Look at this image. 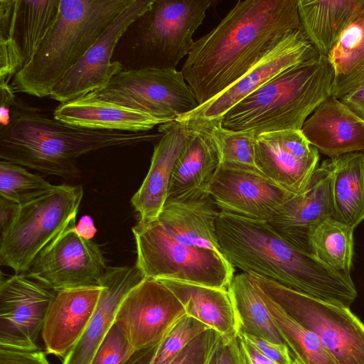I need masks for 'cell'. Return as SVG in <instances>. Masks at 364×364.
<instances>
[{
    "label": "cell",
    "instance_id": "ee69618b",
    "mask_svg": "<svg viewBox=\"0 0 364 364\" xmlns=\"http://www.w3.org/2000/svg\"><path fill=\"white\" fill-rule=\"evenodd\" d=\"M0 131L5 129L10 122L11 109L16 96L10 85H0Z\"/></svg>",
    "mask_w": 364,
    "mask_h": 364
},
{
    "label": "cell",
    "instance_id": "6da1fadb",
    "mask_svg": "<svg viewBox=\"0 0 364 364\" xmlns=\"http://www.w3.org/2000/svg\"><path fill=\"white\" fill-rule=\"evenodd\" d=\"M298 30L297 0H240L194 42L181 71L203 105L235 84L286 34Z\"/></svg>",
    "mask_w": 364,
    "mask_h": 364
},
{
    "label": "cell",
    "instance_id": "836d02e7",
    "mask_svg": "<svg viewBox=\"0 0 364 364\" xmlns=\"http://www.w3.org/2000/svg\"><path fill=\"white\" fill-rule=\"evenodd\" d=\"M213 136L219 152L220 165L257 171L255 162L256 136L250 132L224 128L220 119H213Z\"/></svg>",
    "mask_w": 364,
    "mask_h": 364
},
{
    "label": "cell",
    "instance_id": "7c38bea8",
    "mask_svg": "<svg viewBox=\"0 0 364 364\" xmlns=\"http://www.w3.org/2000/svg\"><path fill=\"white\" fill-rule=\"evenodd\" d=\"M56 291L20 273L1 280L0 348L37 350V340Z\"/></svg>",
    "mask_w": 364,
    "mask_h": 364
},
{
    "label": "cell",
    "instance_id": "4fadbf2b",
    "mask_svg": "<svg viewBox=\"0 0 364 364\" xmlns=\"http://www.w3.org/2000/svg\"><path fill=\"white\" fill-rule=\"evenodd\" d=\"M70 225L36 257L27 274L56 291L99 285L107 266L100 246Z\"/></svg>",
    "mask_w": 364,
    "mask_h": 364
},
{
    "label": "cell",
    "instance_id": "f35d334b",
    "mask_svg": "<svg viewBox=\"0 0 364 364\" xmlns=\"http://www.w3.org/2000/svg\"><path fill=\"white\" fill-rule=\"evenodd\" d=\"M220 336L213 329L200 333L185 346L171 364H203L211 346Z\"/></svg>",
    "mask_w": 364,
    "mask_h": 364
},
{
    "label": "cell",
    "instance_id": "52a82bcc",
    "mask_svg": "<svg viewBox=\"0 0 364 364\" xmlns=\"http://www.w3.org/2000/svg\"><path fill=\"white\" fill-rule=\"evenodd\" d=\"M83 193L81 185H56L45 195L19 205L1 234V264L15 274L26 272L38 254L75 223Z\"/></svg>",
    "mask_w": 364,
    "mask_h": 364
},
{
    "label": "cell",
    "instance_id": "484cf974",
    "mask_svg": "<svg viewBox=\"0 0 364 364\" xmlns=\"http://www.w3.org/2000/svg\"><path fill=\"white\" fill-rule=\"evenodd\" d=\"M164 284L183 305L187 316L218 332L230 343L239 332V321L228 289L173 279H157Z\"/></svg>",
    "mask_w": 364,
    "mask_h": 364
},
{
    "label": "cell",
    "instance_id": "277c9868",
    "mask_svg": "<svg viewBox=\"0 0 364 364\" xmlns=\"http://www.w3.org/2000/svg\"><path fill=\"white\" fill-rule=\"evenodd\" d=\"M336 80L326 56L294 65L233 106L221 118L222 126L255 136L301 130L314 110L332 96Z\"/></svg>",
    "mask_w": 364,
    "mask_h": 364
},
{
    "label": "cell",
    "instance_id": "f5cc1de1",
    "mask_svg": "<svg viewBox=\"0 0 364 364\" xmlns=\"http://www.w3.org/2000/svg\"><path fill=\"white\" fill-rule=\"evenodd\" d=\"M235 364H236V363H235Z\"/></svg>",
    "mask_w": 364,
    "mask_h": 364
},
{
    "label": "cell",
    "instance_id": "d6986e66",
    "mask_svg": "<svg viewBox=\"0 0 364 364\" xmlns=\"http://www.w3.org/2000/svg\"><path fill=\"white\" fill-rule=\"evenodd\" d=\"M331 172L328 159L316 168L307 188L286 201L268 221L284 238L310 253L312 232L322 222L333 218Z\"/></svg>",
    "mask_w": 364,
    "mask_h": 364
},
{
    "label": "cell",
    "instance_id": "ba28073f",
    "mask_svg": "<svg viewBox=\"0 0 364 364\" xmlns=\"http://www.w3.org/2000/svg\"><path fill=\"white\" fill-rule=\"evenodd\" d=\"M249 276L291 317L313 332L338 364H364V323L350 308Z\"/></svg>",
    "mask_w": 364,
    "mask_h": 364
},
{
    "label": "cell",
    "instance_id": "4dcf8cb0",
    "mask_svg": "<svg viewBox=\"0 0 364 364\" xmlns=\"http://www.w3.org/2000/svg\"><path fill=\"white\" fill-rule=\"evenodd\" d=\"M253 284L294 358L301 364H338L313 332L295 321L256 284Z\"/></svg>",
    "mask_w": 364,
    "mask_h": 364
},
{
    "label": "cell",
    "instance_id": "5b68a950",
    "mask_svg": "<svg viewBox=\"0 0 364 364\" xmlns=\"http://www.w3.org/2000/svg\"><path fill=\"white\" fill-rule=\"evenodd\" d=\"M133 0H61L53 28L11 82L14 92L49 97L53 89Z\"/></svg>",
    "mask_w": 364,
    "mask_h": 364
},
{
    "label": "cell",
    "instance_id": "7402d4cb",
    "mask_svg": "<svg viewBox=\"0 0 364 364\" xmlns=\"http://www.w3.org/2000/svg\"><path fill=\"white\" fill-rule=\"evenodd\" d=\"M301 130L313 146L330 158L364 151V121L333 96L314 110Z\"/></svg>",
    "mask_w": 364,
    "mask_h": 364
},
{
    "label": "cell",
    "instance_id": "ab89813d",
    "mask_svg": "<svg viewBox=\"0 0 364 364\" xmlns=\"http://www.w3.org/2000/svg\"><path fill=\"white\" fill-rule=\"evenodd\" d=\"M266 358L277 364H291L293 356L286 344L277 343L253 335L238 333Z\"/></svg>",
    "mask_w": 364,
    "mask_h": 364
},
{
    "label": "cell",
    "instance_id": "3957f363",
    "mask_svg": "<svg viewBox=\"0 0 364 364\" xmlns=\"http://www.w3.org/2000/svg\"><path fill=\"white\" fill-rule=\"evenodd\" d=\"M161 135L74 127L16 97L9 124L0 131V159L46 175L75 178L81 174L77 159L82 155L150 141Z\"/></svg>",
    "mask_w": 364,
    "mask_h": 364
},
{
    "label": "cell",
    "instance_id": "30bf717a",
    "mask_svg": "<svg viewBox=\"0 0 364 364\" xmlns=\"http://www.w3.org/2000/svg\"><path fill=\"white\" fill-rule=\"evenodd\" d=\"M210 0H154L140 18L139 46L148 67L176 69L188 55L193 36L202 24Z\"/></svg>",
    "mask_w": 364,
    "mask_h": 364
},
{
    "label": "cell",
    "instance_id": "b9f144b4",
    "mask_svg": "<svg viewBox=\"0 0 364 364\" xmlns=\"http://www.w3.org/2000/svg\"><path fill=\"white\" fill-rule=\"evenodd\" d=\"M0 364H50L46 352L21 351L0 348Z\"/></svg>",
    "mask_w": 364,
    "mask_h": 364
},
{
    "label": "cell",
    "instance_id": "1f68e13d",
    "mask_svg": "<svg viewBox=\"0 0 364 364\" xmlns=\"http://www.w3.org/2000/svg\"><path fill=\"white\" fill-rule=\"evenodd\" d=\"M354 229L333 218L326 219L311 235V253L336 271L350 274L353 259Z\"/></svg>",
    "mask_w": 364,
    "mask_h": 364
},
{
    "label": "cell",
    "instance_id": "816d5d0a",
    "mask_svg": "<svg viewBox=\"0 0 364 364\" xmlns=\"http://www.w3.org/2000/svg\"><path fill=\"white\" fill-rule=\"evenodd\" d=\"M293 356V355H292ZM291 364H301L298 360L293 357V360Z\"/></svg>",
    "mask_w": 364,
    "mask_h": 364
},
{
    "label": "cell",
    "instance_id": "e575fe53",
    "mask_svg": "<svg viewBox=\"0 0 364 364\" xmlns=\"http://www.w3.org/2000/svg\"><path fill=\"white\" fill-rule=\"evenodd\" d=\"M336 79L364 65V6L328 55Z\"/></svg>",
    "mask_w": 364,
    "mask_h": 364
},
{
    "label": "cell",
    "instance_id": "7bdbcfd3",
    "mask_svg": "<svg viewBox=\"0 0 364 364\" xmlns=\"http://www.w3.org/2000/svg\"><path fill=\"white\" fill-rule=\"evenodd\" d=\"M364 84V65L349 75L336 80L332 96L341 98Z\"/></svg>",
    "mask_w": 364,
    "mask_h": 364
},
{
    "label": "cell",
    "instance_id": "f1b7e54d",
    "mask_svg": "<svg viewBox=\"0 0 364 364\" xmlns=\"http://www.w3.org/2000/svg\"><path fill=\"white\" fill-rule=\"evenodd\" d=\"M239 321V332L284 343L249 274L234 276L228 288Z\"/></svg>",
    "mask_w": 364,
    "mask_h": 364
},
{
    "label": "cell",
    "instance_id": "bcb514c9",
    "mask_svg": "<svg viewBox=\"0 0 364 364\" xmlns=\"http://www.w3.org/2000/svg\"><path fill=\"white\" fill-rule=\"evenodd\" d=\"M19 205L0 197V232L3 233L14 217Z\"/></svg>",
    "mask_w": 364,
    "mask_h": 364
},
{
    "label": "cell",
    "instance_id": "f907efd6",
    "mask_svg": "<svg viewBox=\"0 0 364 364\" xmlns=\"http://www.w3.org/2000/svg\"><path fill=\"white\" fill-rule=\"evenodd\" d=\"M222 341L220 336L211 346L203 364H218V351Z\"/></svg>",
    "mask_w": 364,
    "mask_h": 364
},
{
    "label": "cell",
    "instance_id": "83f0119b",
    "mask_svg": "<svg viewBox=\"0 0 364 364\" xmlns=\"http://www.w3.org/2000/svg\"><path fill=\"white\" fill-rule=\"evenodd\" d=\"M330 159L333 218L355 228L364 220V151Z\"/></svg>",
    "mask_w": 364,
    "mask_h": 364
},
{
    "label": "cell",
    "instance_id": "7a4b0ae2",
    "mask_svg": "<svg viewBox=\"0 0 364 364\" xmlns=\"http://www.w3.org/2000/svg\"><path fill=\"white\" fill-rule=\"evenodd\" d=\"M216 232L225 259L244 273L348 308L357 297L350 274L336 271L314 254L297 247L268 221L220 211Z\"/></svg>",
    "mask_w": 364,
    "mask_h": 364
},
{
    "label": "cell",
    "instance_id": "cb8c5ba5",
    "mask_svg": "<svg viewBox=\"0 0 364 364\" xmlns=\"http://www.w3.org/2000/svg\"><path fill=\"white\" fill-rule=\"evenodd\" d=\"M53 118L77 127L124 132H147L167 122L144 112L87 96L60 104L53 112Z\"/></svg>",
    "mask_w": 364,
    "mask_h": 364
},
{
    "label": "cell",
    "instance_id": "74e56055",
    "mask_svg": "<svg viewBox=\"0 0 364 364\" xmlns=\"http://www.w3.org/2000/svg\"><path fill=\"white\" fill-rule=\"evenodd\" d=\"M136 352L114 323L90 364H127Z\"/></svg>",
    "mask_w": 364,
    "mask_h": 364
},
{
    "label": "cell",
    "instance_id": "c3c4849f",
    "mask_svg": "<svg viewBox=\"0 0 364 364\" xmlns=\"http://www.w3.org/2000/svg\"><path fill=\"white\" fill-rule=\"evenodd\" d=\"M218 364H235L230 343H225L223 339L218 351Z\"/></svg>",
    "mask_w": 364,
    "mask_h": 364
},
{
    "label": "cell",
    "instance_id": "d6a6232c",
    "mask_svg": "<svg viewBox=\"0 0 364 364\" xmlns=\"http://www.w3.org/2000/svg\"><path fill=\"white\" fill-rule=\"evenodd\" d=\"M55 186L23 166L0 161V197L8 200L23 205L45 195Z\"/></svg>",
    "mask_w": 364,
    "mask_h": 364
},
{
    "label": "cell",
    "instance_id": "d590c367",
    "mask_svg": "<svg viewBox=\"0 0 364 364\" xmlns=\"http://www.w3.org/2000/svg\"><path fill=\"white\" fill-rule=\"evenodd\" d=\"M17 7L18 0H0V85L11 84L23 68L15 38Z\"/></svg>",
    "mask_w": 364,
    "mask_h": 364
},
{
    "label": "cell",
    "instance_id": "8fae6325",
    "mask_svg": "<svg viewBox=\"0 0 364 364\" xmlns=\"http://www.w3.org/2000/svg\"><path fill=\"white\" fill-rule=\"evenodd\" d=\"M186 311L161 282L144 278L121 302L114 323L136 350L156 346Z\"/></svg>",
    "mask_w": 364,
    "mask_h": 364
},
{
    "label": "cell",
    "instance_id": "4316f807",
    "mask_svg": "<svg viewBox=\"0 0 364 364\" xmlns=\"http://www.w3.org/2000/svg\"><path fill=\"white\" fill-rule=\"evenodd\" d=\"M301 30L320 55L326 56L364 6V0H297Z\"/></svg>",
    "mask_w": 364,
    "mask_h": 364
},
{
    "label": "cell",
    "instance_id": "8992f818",
    "mask_svg": "<svg viewBox=\"0 0 364 364\" xmlns=\"http://www.w3.org/2000/svg\"><path fill=\"white\" fill-rule=\"evenodd\" d=\"M136 267L144 278L173 279L228 289L234 267L217 252L184 245L171 237L155 218L132 228Z\"/></svg>",
    "mask_w": 364,
    "mask_h": 364
},
{
    "label": "cell",
    "instance_id": "9c48e42d",
    "mask_svg": "<svg viewBox=\"0 0 364 364\" xmlns=\"http://www.w3.org/2000/svg\"><path fill=\"white\" fill-rule=\"evenodd\" d=\"M85 96L149 114L168 122L199 104L181 71L144 67L122 70Z\"/></svg>",
    "mask_w": 364,
    "mask_h": 364
},
{
    "label": "cell",
    "instance_id": "603a6c76",
    "mask_svg": "<svg viewBox=\"0 0 364 364\" xmlns=\"http://www.w3.org/2000/svg\"><path fill=\"white\" fill-rule=\"evenodd\" d=\"M162 136L155 145L149 170L131 203L139 213V221L156 218L167 198L176 160L185 141V124L175 119L159 126Z\"/></svg>",
    "mask_w": 364,
    "mask_h": 364
},
{
    "label": "cell",
    "instance_id": "681fc988",
    "mask_svg": "<svg viewBox=\"0 0 364 364\" xmlns=\"http://www.w3.org/2000/svg\"><path fill=\"white\" fill-rule=\"evenodd\" d=\"M155 348L136 352L127 364H148Z\"/></svg>",
    "mask_w": 364,
    "mask_h": 364
},
{
    "label": "cell",
    "instance_id": "f6af8a7d",
    "mask_svg": "<svg viewBox=\"0 0 364 364\" xmlns=\"http://www.w3.org/2000/svg\"><path fill=\"white\" fill-rule=\"evenodd\" d=\"M341 101L364 121V84L341 98Z\"/></svg>",
    "mask_w": 364,
    "mask_h": 364
},
{
    "label": "cell",
    "instance_id": "ffe728a7",
    "mask_svg": "<svg viewBox=\"0 0 364 364\" xmlns=\"http://www.w3.org/2000/svg\"><path fill=\"white\" fill-rule=\"evenodd\" d=\"M101 285L56 291L42 328L46 353L64 358L77 345L90 321Z\"/></svg>",
    "mask_w": 364,
    "mask_h": 364
},
{
    "label": "cell",
    "instance_id": "9a60e30c",
    "mask_svg": "<svg viewBox=\"0 0 364 364\" xmlns=\"http://www.w3.org/2000/svg\"><path fill=\"white\" fill-rule=\"evenodd\" d=\"M319 55L301 30L291 31L275 43L231 87L176 119H220L233 106L275 76Z\"/></svg>",
    "mask_w": 364,
    "mask_h": 364
},
{
    "label": "cell",
    "instance_id": "d4e9b609",
    "mask_svg": "<svg viewBox=\"0 0 364 364\" xmlns=\"http://www.w3.org/2000/svg\"><path fill=\"white\" fill-rule=\"evenodd\" d=\"M220 212L210 196L192 200L167 199L156 219L176 241L211 250L224 257L216 232Z\"/></svg>",
    "mask_w": 364,
    "mask_h": 364
},
{
    "label": "cell",
    "instance_id": "ac0fdd59",
    "mask_svg": "<svg viewBox=\"0 0 364 364\" xmlns=\"http://www.w3.org/2000/svg\"><path fill=\"white\" fill-rule=\"evenodd\" d=\"M185 124V141L172 172L168 198L192 200L210 196L209 188L220 164L213 136V120L191 118Z\"/></svg>",
    "mask_w": 364,
    "mask_h": 364
},
{
    "label": "cell",
    "instance_id": "44dd1931",
    "mask_svg": "<svg viewBox=\"0 0 364 364\" xmlns=\"http://www.w3.org/2000/svg\"><path fill=\"white\" fill-rule=\"evenodd\" d=\"M144 277L134 267H107L99 285L102 291L83 336L61 364H90L114 323L119 306L127 293Z\"/></svg>",
    "mask_w": 364,
    "mask_h": 364
},
{
    "label": "cell",
    "instance_id": "e0dca14e",
    "mask_svg": "<svg viewBox=\"0 0 364 364\" xmlns=\"http://www.w3.org/2000/svg\"><path fill=\"white\" fill-rule=\"evenodd\" d=\"M209 195L219 210L255 220L269 221L292 194L258 171L218 166Z\"/></svg>",
    "mask_w": 364,
    "mask_h": 364
},
{
    "label": "cell",
    "instance_id": "5bb4252c",
    "mask_svg": "<svg viewBox=\"0 0 364 364\" xmlns=\"http://www.w3.org/2000/svg\"><path fill=\"white\" fill-rule=\"evenodd\" d=\"M154 0H133L53 89L49 97L65 103L82 97L106 85L123 70L119 61H112L121 37L152 6Z\"/></svg>",
    "mask_w": 364,
    "mask_h": 364
},
{
    "label": "cell",
    "instance_id": "8d00e7d4",
    "mask_svg": "<svg viewBox=\"0 0 364 364\" xmlns=\"http://www.w3.org/2000/svg\"><path fill=\"white\" fill-rule=\"evenodd\" d=\"M208 329L199 321L185 316L156 346L148 364H171L188 342Z\"/></svg>",
    "mask_w": 364,
    "mask_h": 364
},
{
    "label": "cell",
    "instance_id": "f546056e",
    "mask_svg": "<svg viewBox=\"0 0 364 364\" xmlns=\"http://www.w3.org/2000/svg\"><path fill=\"white\" fill-rule=\"evenodd\" d=\"M61 0H18L15 38L23 68L55 24Z\"/></svg>",
    "mask_w": 364,
    "mask_h": 364
},
{
    "label": "cell",
    "instance_id": "2e32d148",
    "mask_svg": "<svg viewBox=\"0 0 364 364\" xmlns=\"http://www.w3.org/2000/svg\"><path fill=\"white\" fill-rule=\"evenodd\" d=\"M301 130H283L256 135L255 162L257 171L294 195L309 186L318 167L319 154Z\"/></svg>",
    "mask_w": 364,
    "mask_h": 364
},
{
    "label": "cell",
    "instance_id": "60d3db41",
    "mask_svg": "<svg viewBox=\"0 0 364 364\" xmlns=\"http://www.w3.org/2000/svg\"><path fill=\"white\" fill-rule=\"evenodd\" d=\"M236 364H277L266 358L241 336L230 342Z\"/></svg>",
    "mask_w": 364,
    "mask_h": 364
},
{
    "label": "cell",
    "instance_id": "7dc6e473",
    "mask_svg": "<svg viewBox=\"0 0 364 364\" xmlns=\"http://www.w3.org/2000/svg\"><path fill=\"white\" fill-rule=\"evenodd\" d=\"M75 230L82 237L92 240L97 230L95 226L92 218L90 215H83L75 224Z\"/></svg>",
    "mask_w": 364,
    "mask_h": 364
}]
</instances>
